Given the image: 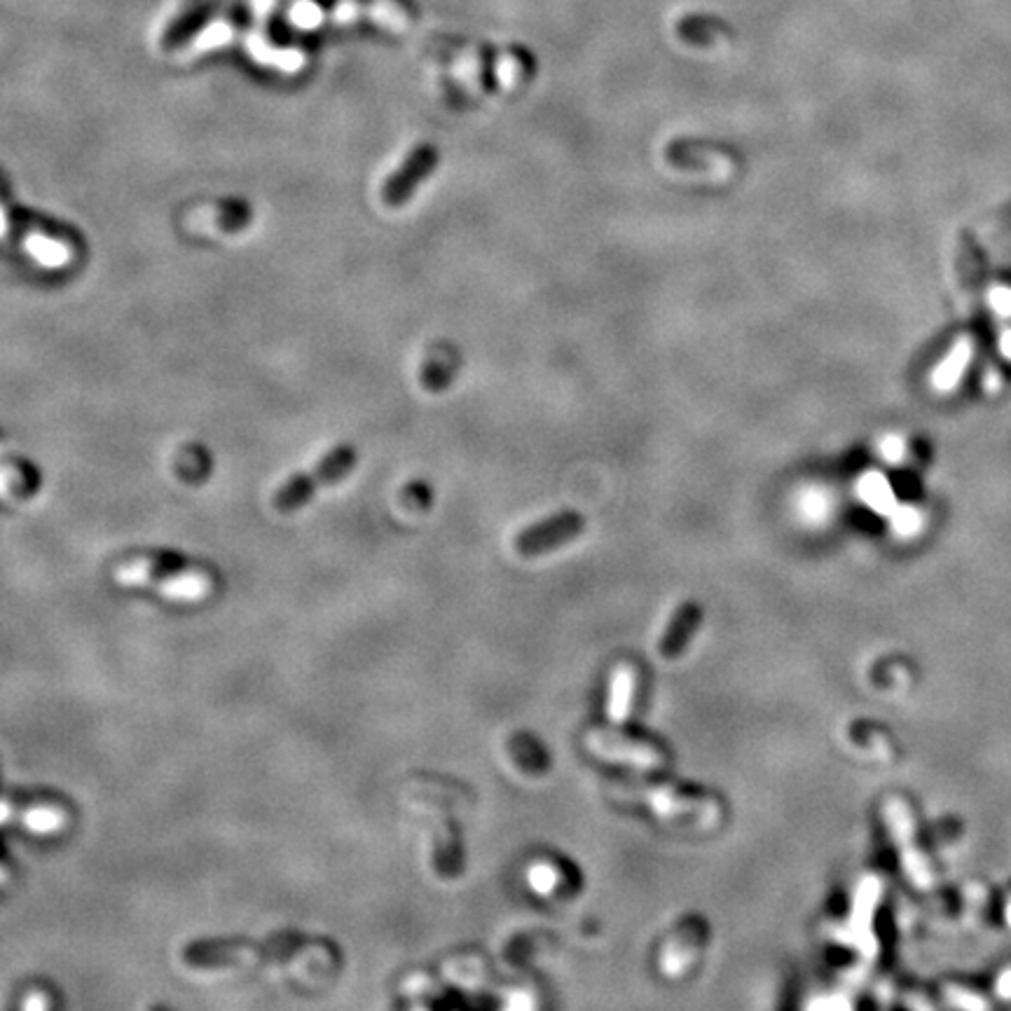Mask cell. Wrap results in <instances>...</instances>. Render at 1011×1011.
I'll list each match as a JSON object with an SVG mask.
<instances>
[{
    "label": "cell",
    "mask_w": 1011,
    "mask_h": 1011,
    "mask_svg": "<svg viewBox=\"0 0 1011 1011\" xmlns=\"http://www.w3.org/2000/svg\"><path fill=\"white\" fill-rule=\"evenodd\" d=\"M116 578L122 586L153 588L174 602H202L216 586L211 572L164 555L124 559L116 569Z\"/></svg>",
    "instance_id": "6da1fadb"
},
{
    "label": "cell",
    "mask_w": 1011,
    "mask_h": 1011,
    "mask_svg": "<svg viewBox=\"0 0 1011 1011\" xmlns=\"http://www.w3.org/2000/svg\"><path fill=\"white\" fill-rule=\"evenodd\" d=\"M356 459H359V455H356V449L351 445L333 447L330 453L314 466L312 474H300L281 487L274 497L276 511L291 513L300 509V506H303L316 492V487L343 480L354 468Z\"/></svg>",
    "instance_id": "7a4b0ae2"
},
{
    "label": "cell",
    "mask_w": 1011,
    "mask_h": 1011,
    "mask_svg": "<svg viewBox=\"0 0 1011 1011\" xmlns=\"http://www.w3.org/2000/svg\"><path fill=\"white\" fill-rule=\"evenodd\" d=\"M586 530V518L576 511H562L546 520L534 522L515 536V551L524 557L546 555L565 546Z\"/></svg>",
    "instance_id": "3957f363"
},
{
    "label": "cell",
    "mask_w": 1011,
    "mask_h": 1011,
    "mask_svg": "<svg viewBox=\"0 0 1011 1011\" xmlns=\"http://www.w3.org/2000/svg\"><path fill=\"white\" fill-rule=\"evenodd\" d=\"M438 164V148L431 143H422L415 150H410V155L401 162V166L393 172L384 185H382V202L387 206H396L405 204L424 178L434 174V168Z\"/></svg>",
    "instance_id": "277c9868"
},
{
    "label": "cell",
    "mask_w": 1011,
    "mask_h": 1011,
    "mask_svg": "<svg viewBox=\"0 0 1011 1011\" xmlns=\"http://www.w3.org/2000/svg\"><path fill=\"white\" fill-rule=\"evenodd\" d=\"M955 270H958L960 289L971 303V309H981L986 300V256L979 247L977 237L969 230L958 232V243H955Z\"/></svg>",
    "instance_id": "5b68a950"
},
{
    "label": "cell",
    "mask_w": 1011,
    "mask_h": 1011,
    "mask_svg": "<svg viewBox=\"0 0 1011 1011\" xmlns=\"http://www.w3.org/2000/svg\"><path fill=\"white\" fill-rule=\"evenodd\" d=\"M216 3L218 0H183V6L162 33V50H178L202 26L204 19L214 12Z\"/></svg>",
    "instance_id": "8992f818"
},
{
    "label": "cell",
    "mask_w": 1011,
    "mask_h": 1011,
    "mask_svg": "<svg viewBox=\"0 0 1011 1011\" xmlns=\"http://www.w3.org/2000/svg\"><path fill=\"white\" fill-rule=\"evenodd\" d=\"M700 623H703V609L696 602H686L677 611H674L672 621H670V626H667V630L663 634V640H661V646H659L663 659L665 661L680 659L682 651L693 640V634L698 632Z\"/></svg>",
    "instance_id": "52a82bcc"
},
{
    "label": "cell",
    "mask_w": 1011,
    "mask_h": 1011,
    "mask_svg": "<svg viewBox=\"0 0 1011 1011\" xmlns=\"http://www.w3.org/2000/svg\"><path fill=\"white\" fill-rule=\"evenodd\" d=\"M890 822H892V829H894L899 846H902L906 871L911 873V878L915 880L917 885H927L930 883V871L925 867L921 852H915L913 846H911V843H913L911 840V819H909L904 803H899V801L890 803Z\"/></svg>",
    "instance_id": "ba28073f"
},
{
    "label": "cell",
    "mask_w": 1011,
    "mask_h": 1011,
    "mask_svg": "<svg viewBox=\"0 0 1011 1011\" xmlns=\"http://www.w3.org/2000/svg\"><path fill=\"white\" fill-rule=\"evenodd\" d=\"M969 361H971V343L969 340H960L958 345H955L948 351L944 363L934 370V384L939 389L955 387V384H958V380L963 378V372L969 366Z\"/></svg>",
    "instance_id": "9c48e42d"
},
{
    "label": "cell",
    "mask_w": 1011,
    "mask_h": 1011,
    "mask_svg": "<svg viewBox=\"0 0 1011 1011\" xmlns=\"http://www.w3.org/2000/svg\"><path fill=\"white\" fill-rule=\"evenodd\" d=\"M64 811L62 808H54V805H41V808H33L26 813V827L31 831H41V834H47V831H56L64 824Z\"/></svg>",
    "instance_id": "30bf717a"
},
{
    "label": "cell",
    "mask_w": 1011,
    "mask_h": 1011,
    "mask_svg": "<svg viewBox=\"0 0 1011 1011\" xmlns=\"http://www.w3.org/2000/svg\"><path fill=\"white\" fill-rule=\"evenodd\" d=\"M996 228L1000 232H1011V202H1007L996 216Z\"/></svg>",
    "instance_id": "8fae6325"
},
{
    "label": "cell",
    "mask_w": 1011,
    "mask_h": 1011,
    "mask_svg": "<svg viewBox=\"0 0 1011 1011\" xmlns=\"http://www.w3.org/2000/svg\"><path fill=\"white\" fill-rule=\"evenodd\" d=\"M1009 923H1011V909H1009Z\"/></svg>",
    "instance_id": "7c38bea8"
},
{
    "label": "cell",
    "mask_w": 1011,
    "mask_h": 1011,
    "mask_svg": "<svg viewBox=\"0 0 1011 1011\" xmlns=\"http://www.w3.org/2000/svg\"><path fill=\"white\" fill-rule=\"evenodd\" d=\"M0 878H3V869H0Z\"/></svg>",
    "instance_id": "4fadbf2b"
}]
</instances>
